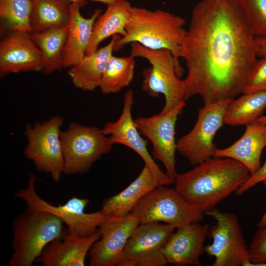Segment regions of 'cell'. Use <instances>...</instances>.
I'll use <instances>...</instances> for the list:
<instances>
[{
	"mask_svg": "<svg viewBox=\"0 0 266 266\" xmlns=\"http://www.w3.org/2000/svg\"><path fill=\"white\" fill-rule=\"evenodd\" d=\"M257 57L238 0H201L192 9L180 52L187 69L185 100L198 95L207 105L234 99Z\"/></svg>",
	"mask_w": 266,
	"mask_h": 266,
	"instance_id": "6da1fadb",
	"label": "cell"
},
{
	"mask_svg": "<svg viewBox=\"0 0 266 266\" xmlns=\"http://www.w3.org/2000/svg\"><path fill=\"white\" fill-rule=\"evenodd\" d=\"M250 176L248 169L240 162L214 156L177 174L173 183L181 196L205 214L235 192Z\"/></svg>",
	"mask_w": 266,
	"mask_h": 266,
	"instance_id": "7a4b0ae2",
	"label": "cell"
},
{
	"mask_svg": "<svg viewBox=\"0 0 266 266\" xmlns=\"http://www.w3.org/2000/svg\"><path fill=\"white\" fill-rule=\"evenodd\" d=\"M185 24L182 17L167 11L132 6L126 34L118 37L114 50L135 42L152 50L167 49L179 62Z\"/></svg>",
	"mask_w": 266,
	"mask_h": 266,
	"instance_id": "3957f363",
	"label": "cell"
},
{
	"mask_svg": "<svg viewBox=\"0 0 266 266\" xmlns=\"http://www.w3.org/2000/svg\"><path fill=\"white\" fill-rule=\"evenodd\" d=\"M64 222L45 211L27 207L13 222V253L9 266H31L45 246L59 237Z\"/></svg>",
	"mask_w": 266,
	"mask_h": 266,
	"instance_id": "277c9868",
	"label": "cell"
},
{
	"mask_svg": "<svg viewBox=\"0 0 266 266\" xmlns=\"http://www.w3.org/2000/svg\"><path fill=\"white\" fill-rule=\"evenodd\" d=\"M131 54L145 59L150 66L143 70L142 89L152 98L164 95L165 102L161 111H168L185 100L183 70L179 62L167 49L152 50L137 43H132Z\"/></svg>",
	"mask_w": 266,
	"mask_h": 266,
	"instance_id": "5b68a950",
	"label": "cell"
},
{
	"mask_svg": "<svg viewBox=\"0 0 266 266\" xmlns=\"http://www.w3.org/2000/svg\"><path fill=\"white\" fill-rule=\"evenodd\" d=\"M141 223L163 222L176 228L200 222L204 213L175 189L164 185L145 195L131 213Z\"/></svg>",
	"mask_w": 266,
	"mask_h": 266,
	"instance_id": "8992f818",
	"label": "cell"
},
{
	"mask_svg": "<svg viewBox=\"0 0 266 266\" xmlns=\"http://www.w3.org/2000/svg\"><path fill=\"white\" fill-rule=\"evenodd\" d=\"M64 156L63 173L67 175L87 172L102 155L109 153L113 144L101 129L72 123L61 131Z\"/></svg>",
	"mask_w": 266,
	"mask_h": 266,
	"instance_id": "52a82bcc",
	"label": "cell"
},
{
	"mask_svg": "<svg viewBox=\"0 0 266 266\" xmlns=\"http://www.w3.org/2000/svg\"><path fill=\"white\" fill-rule=\"evenodd\" d=\"M216 223L209 228L208 236L213 239L205 246L204 252L215 258L212 266H252L248 246L238 217L214 208L205 213Z\"/></svg>",
	"mask_w": 266,
	"mask_h": 266,
	"instance_id": "ba28073f",
	"label": "cell"
},
{
	"mask_svg": "<svg viewBox=\"0 0 266 266\" xmlns=\"http://www.w3.org/2000/svg\"><path fill=\"white\" fill-rule=\"evenodd\" d=\"M63 124L61 117L55 116L33 126H26L28 140L24 150L26 157L32 161L37 170L49 173L58 182L64 171V156L60 138Z\"/></svg>",
	"mask_w": 266,
	"mask_h": 266,
	"instance_id": "9c48e42d",
	"label": "cell"
},
{
	"mask_svg": "<svg viewBox=\"0 0 266 266\" xmlns=\"http://www.w3.org/2000/svg\"><path fill=\"white\" fill-rule=\"evenodd\" d=\"M233 99L203 105L199 109L192 129L177 141V151L191 165H197L214 157L217 148L214 138L224 124L226 110Z\"/></svg>",
	"mask_w": 266,
	"mask_h": 266,
	"instance_id": "30bf717a",
	"label": "cell"
},
{
	"mask_svg": "<svg viewBox=\"0 0 266 266\" xmlns=\"http://www.w3.org/2000/svg\"><path fill=\"white\" fill-rule=\"evenodd\" d=\"M37 178L33 174L29 177L27 187L15 193V197L22 199L28 207L48 212L59 218L67 227L82 237L95 233L101 224L110 216L101 210L86 213L85 209L90 202L87 199L73 197L65 204L56 206L41 198L36 193L35 183Z\"/></svg>",
	"mask_w": 266,
	"mask_h": 266,
	"instance_id": "8fae6325",
	"label": "cell"
},
{
	"mask_svg": "<svg viewBox=\"0 0 266 266\" xmlns=\"http://www.w3.org/2000/svg\"><path fill=\"white\" fill-rule=\"evenodd\" d=\"M186 105L184 100L168 111L134 120L140 134L152 143L153 158L163 163L166 173L173 181L178 174L175 167V127L178 117Z\"/></svg>",
	"mask_w": 266,
	"mask_h": 266,
	"instance_id": "7c38bea8",
	"label": "cell"
},
{
	"mask_svg": "<svg viewBox=\"0 0 266 266\" xmlns=\"http://www.w3.org/2000/svg\"><path fill=\"white\" fill-rule=\"evenodd\" d=\"M176 227L160 222L141 223L131 235L118 266H164V249Z\"/></svg>",
	"mask_w": 266,
	"mask_h": 266,
	"instance_id": "4fadbf2b",
	"label": "cell"
},
{
	"mask_svg": "<svg viewBox=\"0 0 266 266\" xmlns=\"http://www.w3.org/2000/svg\"><path fill=\"white\" fill-rule=\"evenodd\" d=\"M134 94L128 90L124 97L123 107L119 118L114 122L106 123L101 129L112 144L125 145L137 153L151 170L159 186L170 185L173 181L164 172L155 162L147 148V141L139 133L132 117Z\"/></svg>",
	"mask_w": 266,
	"mask_h": 266,
	"instance_id": "5bb4252c",
	"label": "cell"
},
{
	"mask_svg": "<svg viewBox=\"0 0 266 266\" xmlns=\"http://www.w3.org/2000/svg\"><path fill=\"white\" fill-rule=\"evenodd\" d=\"M140 224L131 213L109 217L100 226V237L89 251V265L118 266L131 235Z\"/></svg>",
	"mask_w": 266,
	"mask_h": 266,
	"instance_id": "9a60e30c",
	"label": "cell"
},
{
	"mask_svg": "<svg viewBox=\"0 0 266 266\" xmlns=\"http://www.w3.org/2000/svg\"><path fill=\"white\" fill-rule=\"evenodd\" d=\"M43 56L29 33L14 30L0 42L2 75L21 71H41Z\"/></svg>",
	"mask_w": 266,
	"mask_h": 266,
	"instance_id": "2e32d148",
	"label": "cell"
},
{
	"mask_svg": "<svg viewBox=\"0 0 266 266\" xmlns=\"http://www.w3.org/2000/svg\"><path fill=\"white\" fill-rule=\"evenodd\" d=\"M100 235V228L86 237L64 228L59 237L45 246L36 262L43 266H83L87 254Z\"/></svg>",
	"mask_w": 266,
	"mask_h": 266,
	"instance_id": "e0dca14e",
	"label": "cell"
},
{
	"mask_svg": "<svg viewBox=\"0 0 266 266\" xmlns=\"http://www.w3.org/2000/svg\"><path fill=\"white\" fill-rule=\"evenodd\" d=\"M209 226L200 222L176 228L164 249L167 264L200 266V257L204 252V242Z\"/></svg>",
	"mask_w": 266,
	"mask_h": 266,
	"instance_id": "ac0fdd59",
	"label": "cell"
},
{
	"mask_svg": "<svg viewBox=\"0 0 266 266\" xmlns=\"http://www.w3.org/2000/svg\"><path fill=\"white\" fill-rule=\"evenodd\" d=\"M84 4V1L70 3V20L62 53V68L71 67L86 54L95 22L101 14V9H96L90 17H84L80 8Z\"/></svg>",
	"mask_w": 266,
	"mask_h": 266,
	"instance_id": "d6986e66",
	"label": "cell"
},
{
	"mask_svg": "<svg viewBox=\"0 0 266 266\" xmlns=\"http://www.w3.org/2000/svg\"><path fill=\"white\" fill-rule=\"evenodd\" d=\"M241 137L230 146L217 148L214 156L229 158L244 165L250 175L261 167L262 151L266 147V126L256 121L246 126Z\"/></svg>",
	"mask_w": 266,
	"mask_h": 266,
	"instance_id": "ffe728a7",
	"label": "cell"
},
{
	"mask_svg": "<svg viewBox=\"0 0 266 266\" xmlns=\"http://www.w3.org/2000/svg\"><path fill=\"white\" fill-rule=\"evenodd\" d=\"M119 36L118 35L113 36L105 46L86 54L78 62L70 67L68 74L76 87L88 91L99 88Z\"/></svg>",
	"mask_w": 266,
	"mask_h": 266,
	"instance_id": "44dd1931",
	"label": "cell"
},
{
	"mask_svg": "<svg viewBox=\"0 0 266 266\" xmlns=\"http://www.w3.org/2000/svg\"><path fill=\"white\" fill-rule=\"evenodd\" d=\"M159 186L150 168L144 164L137 177L124 190L104 200L101 210L106 215L125 216L138 201Z\"/></svg>",
	"mask_w": 266,
	"mask_h": 266,
	"instance_id": "7402d4cb",
	"label": "cell"
},
{
	"mask_svg": "<svg viewBox=\"0 0 266 266\" xmlns=\"http://www.w3.org/2000/svg\"><path fill=\"white\" fill-rule=\"evenodd\" d=\"M131 7L126 0H119L107 5L105 12L95 22L86 54L96 51L100 44L110 36L125 35Z\"/></svg>",
	"mask_w": 266,
	"mask_h": 266,
	"instance_id": "603a6c76",
	"label": "cell"
},
{
	"mask_svg": "<svg viewBox=\"0 0 266 266\" xmlns=\"http://www.w3.org/2000/svg\"><path fill=\"white\" fill-rule=\"evenodd\" d=\"M31 33L39 32L68 25L70 8L63 0H32Z\"/></svg>",
	"mask_w": 266,
	"mask_h": 266,
	"instance_id": "cb8c5ba5",
	"label": "cell"
},
{
	"mask_svg": "<svg viewBox=\"0 0 266 266\" xmlns=\"http://www.w3.org/2000/svg\"><path fill=\"white\" fill-rule=\"evenodd\" d=\"M68 25L46 31L30 33L43 56L42 70L50 73L62 68V56L66 42Z\"/></svg>",
	"mask_w": 266,
	"mask_h": 266,
	"instance_id": "d4e9b609",
	"label": "cell"
},
{
	"mask_svg": "<svg viewBox=\"0 0 266 266\" xmlns=\"http://www.w3.org/2000/svg\"><path fill=\"white\" fill-rule=\"evenodd\" d=\"M266 108V91L243 94L230 102L225 113L224 124L246 126L257 121Z\"/></svg>",
	"mask_w": 266,
	"mask_h": 266,
	"instance_id": "484cf974",
	"label": "cell"
},
{
	"mask_svg": "<svg viewBox=\"0 0 266 266\" xmlns=\"http://www.w3.org/2000/svg\"><path fill=\"white\" fill-rule=\"evenodd\" d=\"M134 58L131 55L111 56L99 86L103 94L118 93L130 84L134 77Z\"/></svg>",
	"mask_w": 266,
	"mask_h": 266,
	"instance_id": "4316f807",
	"label": "cell"
},
{
	"mask_svg": "<svg viewBox=\"0 0 266 266\" xmlns=\"http://www.w3.org/2000/svg\"><path fill=\"white\" fill-rule=\"evenodd\" d=\"M32 0H0V16L11 31L31 33Z\"/></svg>",
	"mask_w": 266,
	"mask_h": 266,
	"instance_id": "83f0119b",
	"label": "cell"
},
{
	"mask_svg": "<svg viewBox=\"0 0 266 266\" xmlns=\"http://www.w3.org/2000/svg\"><path fill=\"white\" fill-rule=\"evenodd\" d=\"M248 25L255 37H266V0H238Z\"/></svg>",
	"mask_w": 266,
	"mask_h": 266,
	"instance_id": "f1b7e54d",
	"label": "cell"
},
{
	"mask_svg": "<svg viewBox=\"0 0 266 266\" xmlns=\"http://www.w3.org/2000/svg\"><path fill=\"white\" fill-rule=\"evenodd\" d=\"M266 91V57L258 60L248 78L242 94Z\"/></svg>",
	"mask_w": 266,
	"mask_h": 266,
	"instance_id": "f546056e",
	"label": "cell"
},
{
	"mask_svg": "<svg viewBox=\"0 0 266 266\" xmlns=\"http://www.w3.org/2000/svg\"><path fill=\"white\" fill-rule=\"evenodd\" d=\"M252 266H266V226L259 228L248 247Z\"/></svg>",
	"mask_w": 266,
	"mask_h": 266,
	"instance_id": "4dcf8cb0",
	"label": "cell"
},
{
	"mask_svg": "<svg viewBox=\"0 0 266 266\" xmlns=\"http://www.w3.org/2000/svg\"><path fill=\"white\" fill-rule=\"evenodd\" d=\"M266 180V160L264 165L249 177L235 192L236 195L240 196L260 182Z\"/></svg>",
	"mask_w": 266,
	"mask_h": 266,
	"instance_id": "1f68e13d",
	"label": "cell"
},
{
	"mask_svg": "<svg viewBox=\"0 0 266 266\" xmlns=\"http://www.w3.org/2000/svg\"><path fill=\"white\" fill-rule=\"evenodd\" d=\"M257 55L262 58L266 57V37H255Z\"/></svg>",
	"mask_w": 266,
	"mask_h": 266,
	"instance_id": "d6a6232c",
	"label": "cell"
},
{
	"mask_svg": "<svg viewBox=\"0 0 266 266\" xmlns=\"http://www.w3.org/2000/svg\"><path fill=\"white\" fill-rule=\"evenodd\" d=\"M63 0L68 2H70L71 3V2H79V1H84L85 0ZM89 0L98 1L100 2H101V3L106 4L107 5H108L109 4L113 3L119 0Z\"/></svg>",
	"mask_w": 266,
	"mask_h": 266,
	"instance_id": "836d02e7",
	"label": "cell"
},
{
	"mask_svg": "<svg viewBox=\"0 0 266 266\" xmlns=\"http://www.w3.org/2000/svg\"><path fill=\"white\" fill-rule=\"evenodd\" d=\"M263 183L266 188V180L264 181ZM265 226H266V210L257 224L258 228H262Z\"/></svg>",
	"mask_w": 266,
	"mask_h": 266,
	"instance_id": "e575fe53",
	"label": "cell"
},
{
	"mask_svg": "<svg viewBox=\"0 0 266 266\" xmlns=\"http://www.w3.org/2000/svg\"><path fill=\"white\" fill-rule=\"evenodd\" d=\"M257 121L266 126V115L261 116Z\"/></svg>",
	"mask_w": 266,
	"mask_h": 266,
	"instance_id": "d590c367",
	"label": "cell"
}]
</instances>
